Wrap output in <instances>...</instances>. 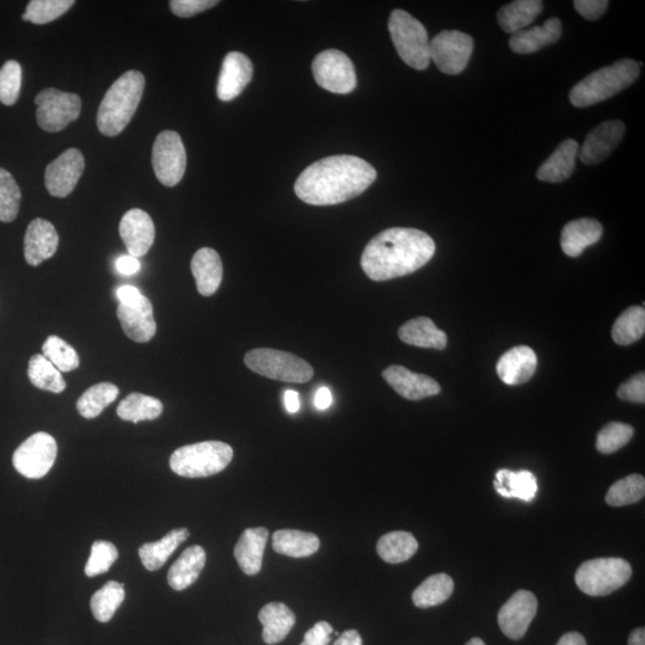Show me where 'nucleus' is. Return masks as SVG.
Listing matches in <instances>:
<instances>
[{"label":"nucleus","mask_w":645,"mask_h":645,"mask_svg":"<svg viewBox=\"0 0 645 645\" xmlns=\"http://www.w3.org/2000/svg\"><path fill=\"white\" fill-rule=\"evenodd\" d=\"M625 125L622 121L602 122L588 133L579 151L580 161L586 165L604 162L612 155L624 138Z\"/></svg>","instance_id":"dca6fc26"},{"label":"nucleus","mask_w":645,"mask_h":645,"mask_svg":"<svg viewBox=\"0 0 645 645\" xmlns=\"http://www.w3.org/2000/svg\"><path fill=\"white\" fill-rule=\"evenodd\" d=\"M577 12L588 21H597L605 14L608 8L606 0H575Z\"/></svg>","instance_id":"603ef678"},{"label":"nucleus","mask_w":645,"mask_h":645,"mask_svg":"<svg viewBox=\"0 0 645 645\" xmlns=\"http://www.w3.org/2000/svg\"><path fill=\"white\" fill-rule=\"evenodd\" d=\"M383 377L399 396L409 401H420L423 398L439 395L441 391L440 385L433 378L411 372L403 366L387 367Z\"/></svg>","instance_id":"6ab92c4d"},{"label":"nucleus","mask_w":645,"mask_h":645,"mask_svg":"<svg viewBox=\"0 0 645 645\" xmlns=\"http://www.w3.org/2000/svg\"><path fill=\"white\" fill-rule=\"evenodd\" d=\"M145 89V77L128 71L110 86L97 113V127L107 137H116L128 126L139 107Z\"/></svg>","instance_id":"7ed1b4c3"},{"label":"nucleus","mask_w":645,"mask_h":645,"mask_svg":"<svg viewBox=\"0 0 645 645\" xmlns=\"http://www.w3.org/2000/svg\"><path fill=\"white\" fill-rule=\"evenodd\" d=\"M333 645H364L358 631L347 630L339 637Z\"/></svg>","instance_id":"13d9d810"},{"label":"nucleus","mask_w":645,"mask_h":645,"mask_svg":"<svg viewBox=\"0 0 645 645\" xmlns=\"http://www.w3.org/2000/svg\"><path fill=\"white\" fill-rule=\"evenodd\" d=\"M85 162L82 152L69 149L48 165L45 172V184L48 193L55 198H66L81 180Z\"/></svg>","instance_id":"4468645a"},{"label":"nucleus","mask_w":645,"mask_h":645,"mask_svg":"<svg viewBox=\"0 0 645 645\" xmlns=\"http://www.w3.org/2000/svg\"><path fill=\"white\" fill-rule=\"evenodd\" d=\"M634 436V428L622 422H610L597 436V450L602 454H612L628 445Z\"/></svg>","instance_id":"49530a36"},{"label":"nucleus","mask_w":645,"mask_h":645,"mask_svg":"<svg viewBox=\"0 0 645 645\" xmlns=\"http://www.w3.org/2000/svg\"><path fill=\"white\" fill-rule=\"evenodd\" d=\"M429 43L430 60H433L445 75H459L468 66L473 52V40L470 35L457 30H446L436 35Z\"/></svg>","instance_id":"ddd939ff"},{"label":"nucleus","mask_w":645,"mask_h":645,"mask_svg":"<svg viewBox=\"0 0 645 645\" xmlns=\"http://www.w3.org/2000/svg\"><path fill=\"white\" fill-rule=\"evenodd\" d=\"M42 353L60 372L75 371L81 364L75 348L55 335L49 336L43 343Z\"/></svg>","instance_id":"37998d69"},{"label":"nucleus","mask_w":645,"mask_h":645,"mask_svg":"<svg viewBox=\"0 0 645 645\" xmlns=\"http://www.w3.org/2000/svg\"><path fill=\"white\" fill-rule=\"evenodd\" d=\"M163 413V404L159 399L133 392L118 407L121 420L133 423L153 421Z\"/></svg>","instance_id":"c9c22d12"},{"label":"nucleus","mask_w":645,"mask_h":645,"mask_svg":"<svg viewBox=\"0 0 645 645\" xmlns=\"http://www.w3.org/2000/svg\"><path fill=\"white\" fill-rule=\"evenodd\" d=\"M59 235L52 223L35 219L29 224L24 236V257L29 266L38 267L57 253Z\"/></svg>","instance_id":"aec40b11"},{"label":"nucleus","mask_w":645,"mask_h":645,"mask_svg":"<svg viewBox=\"0 0 645 645\" xmlns=\"http://www.w3.org/2000/svg\"><path fill=\"white\" fill-rule=\"evenodd\" d=\"M269 532L267 528H248L235 546V558L245 575L254 576L260 573L263 564Z\"/></svg>","instance_id":"5701e85b"},{"label":"nucleus","mask_w":645,"mask_h":645,"mask_svg":"<svg viewBox=\"0 0 645 645\" xmlns=\"http://www.w3.org/2000/svg\"><path fill=\"white\" fill-rule=\"evenodd\" d=\"M321 546L316 534L298 530H280L273 534V549L280 555L303 558L315 555Z\"/></svg>","instance_id":"72a5a7b5"},{"label":"nucleus","mask_w":645,"mask_h":645,"mask_svg":"<svg viewBox=\"0 0 645 645\" xmlns=\"http://www.w3.org/2000/svg\"><path fill=\"white\" fill-rule=\"evenodd\" d=\"M22 66L15 60L6 61L0 69V102L14 106L21 95Z\"/></svg>","instance_id":"de8ad7c7"},{"label":"nucleus","mask_w":645,"mask_h":645,"mask_svg":"<svg viewBox=\"0 0 645 645\" xmlns=\"http://www.w3.org/2000/svg\"><path fill=\"white\" fill-rule=\"evenodd\" d=\"M617 395L623 401L632 403H645V374L644 372L635 374L629 380L619 386Z\"/></svg>","instance_id":"8fccbe9b"},{"label":"nucleus","mask_w":645,"mask_h":645,"mask_svg":"<svg viewBox=\"0 0 645 645\" xmlns=\"http://www.w3.org/2000/svg\"><path fill=\"white\" fill-rule=\"evenodd\" d=\"M312 72L317 84L334 94L347 95L356 88V73L352 60L337 49L319 53L313 60Z\"/></svg>","instance_id":"f8f14e48"},{"label":"nucleus","mask_w":645,"mask_h":645,"mask_svg":"<svg viewBox=\"0 0 645 645\" xmlns=\"http://www.w3.org/2000/svg\"><path fill=\"white\" fill-rule=\"evenodd\" d=\"M632 568L623 558L591 559L576 571L575 581L581 592L591 597H605L629 582Z\"/></svg>","instance_id":"6e6552de"},{"label":"nucleus","mask_w":645,"mask_h":645,"mask_svg":"<svg viewBox=\"0 0 645 645\" xmlns=\"http://www.w3.org/2000/svg\"><path fill=\"white\" fill-rule=\"evenodd\" d=\"M119 304L126 306L138 305L144 296L140 293L137 287L122 286L118 290Z\"/></svg>","instance_id":"5fc2aeb1"},{"label":"nucleus","mask_w":645,"mask_h":645,"mask_svg":"<svg viewBox=\"0 0 645 645\" xmlns=\"http://www.w3.org/2000/svg\"><path fill=\"white\" fill-rule=\"evenodd\" d=\"M638 77L640 64L631 59L619 60L582 79L571 89L569 100L576 108L591 107L629 88Z\"/></svg>","instance_id":"20e7f679"},{"label":"nucleus","mask_w":645,"mask_h":645,"mask_svg":"<svg viewBox=\"0 0 645 645\" xmlns=\"http://www.w3.org/2000/svg\"><path fill=\"white\" fill-rule=\"evenodd\" d=\"M152 165L158 181L165 187H175L182 181L187 152L180 134L164 131L158 135L152 149Z\"/></svg>","instance_id":"9d476101"},{"label":"nucleus","mask_w":645,"mask_h":645,"mask_svg":"<svg viewBox=\"0 0 645 645\" xmlns=\"http://www.w3.org/2000/svg\"><path fill=\"white\" fill-rule=\"evenodd\" d=\"M188 528H176L156 543H146L139 549V557L149 571L161 569L172 554L189 538Z\"/></svg>","instance_id":"473e14b6"},{"label":"nucleus","mask_w":645,"mask_h":645,"mask_svg":"<svg viewBox=\"0 0 645 645\" xmlns=\"http://www.w3.org/2000/svg\"><path fill=\"white\" fill-rule=\"evenodd\" d=\"M28 377L40 390L61 393L66 389L63 374L42 354H36L30 359Z\"/></svg>","instance_id":"ea45409f"},{"label":"nucleus","mask_w":645,"mask_h":645,"mask_svg":"<svg viewBox=\"0 0 645 645\" xmlns=\"http://www.w3.org/2000/svg\"><path fill=\"white\" fill-rule=\"evenodd\" d=\"M245 365L260 376L285 383L304 384L315 376L309 362L282 350L258 348L250 350Z\"/></svg>","instance_id":"0eeeda50"},{"label":"nucleus","mask_w":645,"mask_h":645,"mask_svg":"<svg viewBox=\"0 0 645 645\" xmlns=\"http://www.w3.org/2000/svg\"><path fill=\"white\" fill-rule=\"evenodd\" d=\"M538 610L536 595L528 591H518L501 607L500 628L508 638L519 641L526 635Z\"/></svg>","instance_id":"2eb2a0df"},{"label":"nucleus","mask_w":645,"mask_h":645,"mask_svg":"<svg viewBox=\"0 0 645 645\" xmlns=\"http://www.w3.org/2000/svg\"><path fill=\"white\" fill-rule=\"evenodd\" d=\"M389 32L404 63L415 70H426L430 63V43L425 26L407 11L397 9L390 16Z\"/></svg>","instance_id":"423d86ee"},{"label":"nucleus","mask_w":645,"mask_h":645,"mask_svg":"<svg viewBox=\"0 0 645 645\" xmlns=\"http://www.w3.org/2000/svg\"><path fill=\"white\" fill-rule=\"evenodd\" d=\"M118 318L127 337L134 342L146 343L156 335L157 324L153 316V306L151 300L145 296L138 305L119 304Z\"/></svg>","instance_id":"412c9836"},{"label":"nucleus","mask_w":645,"mask_h":645,"mask_svg":"<svg viewBox=\"0 0 645 645\" xmlns=\"http://www.w3.org/2000/svg\"><path fill=\"white\" fill-rule=\"evenodd\" d=\"M538 365L537 354L527 346L514 347L497 362L496 372L503 383L521 385L530 382Z\"/></svg>","instance_id":"4be33fe9"},{"label":"nucleus","mask_w":645,"mask_h":645,"mask_svg":"<svg viewBox=\"0 0 645 645\" xmlns=\"http://www.w3.org/2000/svg\"><path fill=\"white\" fill-rule=\"evenodd\" d=\"M453 591L454 582L451 576L447 574L432 575L415 589L414 605L419 608H429L444 604L451 598Z\"/></svg>","instance_id":"e433bc0d"},{"label":"nucleus","mask_w":645,"mask_h":645,"mask_svg":"<svg viewBox=\"0 0 645 645\" xmlns=\"http://www.w3.org/2000/svg\"><path fill=\"white\" fill-rule=\"evenodd\" d=\"M465 645H485V643L481 640V638H472V640Z\"/></svg>","instance_id":"e2e57ef3"},{"label":"nucleus","mask_w":645,"mask_h":645,"mask_svg":"<svg viewBox=\"0 0 645 645\" xmlns=\"http://www.w3.org/2000/svg\"><path fill=\"white\" fill-rule=\"evenodd\" d=\"M645 494V479L641 475H630L614 483L606 494V503L612 507H623L641 501Z\"/></svg>","instance_id":"79ce46f5"},{"label":"nucleus","mask_w":645,"mask_h":645,"mask_svg":"<svg viewBox=\"0 0 645 645\" xmlns=\"http://www.w3.org/2000/svg\"><path fill=\"white\" fill-rule=\"evenodd\" d=\"M36 120L43 131H63L81 115L82 100L76 94L58 89H45L35 98Z\"/></svg>","instance_id":"1a4fd4ad"},{"label":"nucleus","mask_w":645,"mask_h":645,"mask_svg":"<svg viewBox=\"0 0 645 645\" xmlns=\"http://www.w3.org/2000/svg\"><path fill=\"white\" fill-rule=\"evenodd\" d=\"M629 645H645V630L638 628L631 632Z\"/></svg>","instance_id":"680f3d73"},{"label":"nucleus","mask_w":645,"mask_h":645,"mask_svg":"<svg viewBox=\"0 0 645 645\" xmlns=\"http://www.w3.org/2000/svg\"><path fill=\"white\" fill-rule=\"evenodd\" d=\"M557 645H587V642L579 632H568L562 636Z\"/></svg>","instance_id":"052dcab7"},{"label":"nucleus","mask_w":645,"mask_h":645,"mask_svg":"<svg viewBox=\"0 0 645 645\" xmlns=\"http://www.w3.org/2000/svg\"><path fill=\"white\" fill-rule=\"evenodd\" d=\"M494 487L506 499H519L531 502L537 495V478L531 471L513 472L502 469L496 472Z\"/></svg>","instance_id":"c756f323"},{"label":"nucleus","mask_w":645,"mask_h":645,"mask_svg":"<svg viewBox=\"0 0 645 645\" xmlns=\"http://www.w3.org/2000/svg\"><path fill=\"white\" fill-rule=\"evenodd\" d=\"M377 180V171L355 156H331L301 172L294 192L312 206H333L356 198Z\"/></svg>","instance_id":"f257e3e1"},{"label":"nucleus","mask_w":645,"mask_h":645,"mask_svg":"<svg viewBox=\"0 0 645 645\" xmlns=\"http://www.w3.org/2000/svg\"><path fill=\"white\" fill-rule=\"evenodd\" d=\"M22 193L14 176L0 168V221L11 223L20 212Z\"/></svg>","instance_id":"c03bdc74"},{"label":"nucleus","mask_w":645,"mask_h":645,"mask_svg":"<svg viewBox=\"0 0 645 645\" xmlns=\"http://www.w3.org/2000/svg\"><path fill=\"white\" fill-rule=\"evenodd\" d=\"M562 36V22L556 17L549 18L543 26L522 30L509 40V46L516 54H532L554 45Z\"/></svg>","instance_id":"393cba45"},{"label":"nucleus","mask_w":645,"mask_h":645,"mask_svg":"<svg viewBox=\"0 0 645 645\" xmlns=\"http://www.w3.org/2000/svg\"><path fill=\"white\" fill-rule=\"evenodd\" d=\"M58 445L52 435L35 433L17 448L12 457L15 469L30 479L45 477L57 459Z\"/></svg>","instance_id":"9b49d317"},{"label":"nucleus","mask_w":645,"mask_h":645,"mask_svg":"<svg viewBox=\"0 0 645 645\" xmlns=\"http://www.w3.org/2000/svg\"><path fill=\"white\" fill-rule=\"evenodd\" d=\"M333 404V393L328 389V387H321L318 389L315 395V407L318 410H327Z\"/></svg>","instance_id":"4d7b16f0"},{"label":"nucleus","mask_w":645,"mask_h":645,"mask_svg":"<svg viewBox=\"0 0 645 645\" xmlns=\"http://www.w3.org/2000/svg\"><path fill=\"white\" fill-rule=\"evenodd\" d=\"M120 393L119 387L112 383H100L91 386L78 399L77 410L85 419H96L103 410L112 404Z\"/></svg>","instance_id":"4c0bfd02"},{"label":"nucleus","mask_w":645,"mask_h":645,"mask_svg":"<svg viewBox=\"0 0 645 645\" xmlns=\"http://www.w3.org/2000/svg\"><path fill=\"white\" fill-rule=\"evenodd\" d=\"M218 4L217 0H171L170 9L176 16L188 18Z\"/></svg>","instance_id":"3c124183"},{"label":"nucleus","mask_w":645,"mask_h":645,"mask_svg":"<svg viewBox=\"0 0 645 645\" xmlns=\"http://www.w3.org/2000/svg\"><path fill=\"white\" fill-rule=\"evenodd\" d=\"M126 597L125 586L120 582H107L101 589L92 595L90 607L92 614L98 622L108 623L114 617L118 608Z\"/></svg>","instance_id":"58836bf2"},{"label":"nucleus","mask_w":645,"mask_h":645,"mask_svg":"<svg viewBox=\"0 0 645 645\" xmlns=\"http://www.w3.org/2000/svg\"><path fill=\"white\" fill-rule=\"evenodd\" d=\"M435 242L426 232L392 227L380 232L364 250L361 267L373 281H387L415 273L435 254Z\"/></svg>","instance_id":"f03ea898"},{"label":"nucleus","mask_w":645,"mask_h":645,"mask_svg":"<svg viewBox=\"0 0 645 645\" xmlns=\"http://www.w3.org/2000/svg\"><path fill=\"white\" fill-rule=\"evenodd\" d=\"M645 333V310L641 306H632L620 315L613 325L612 337L620 346H629L641 340Z\"/></svg>","instance_id":"a19ab883"},{"label":"nucleus","mask_w":645,"mask_h":645,"mask_svg":"<svg viewBox=\"0 0 645 645\" xmlns=\"http://www.w3.org/2000/svg\"><path fill=\"white\" fill-rule=\"evenodd\" d=\"M285 407L290 414L298 413L300 409L299 393L293 390H287L284 397Z\"/></svg>","instance_id":"bf43d9fd"},{"label":"nucleus","mask_w":645,"mask_h":645,"mask_svg":"<svg viewBox=\"0 0 645 645\" xmlns=\"http://www.w3.org/2000/svg\"><path fill=\"white\" fill-rule=\"evenodd\" d=\"M253 75L254 66L247 55L241 52L227 54L218 79L219 100L224 102L235 100L247 88Z\"/></svg>","instance_id":"a211bd4d"},{"label":"nucleus","mask_w":645,"mask_h":645,"mask_svg":"<svg viewBox=\"0 0 645 645\" xmlns=\"http://www.w3.org/2000/svg\"><path fill=\"white\" fill-rule=\"evenodd\" d=\"M544 3L540 0H515L497 12V21L503 32L516 34L525 30L542 14Z\"/></svg>","instance_id":"7c9ffc66"},{"label":"nucleus","mask_w":645,"mask_h":645,"mask_svg":"<svg viewBox=\"0 0 645 645\" xmlns=\"http://www.w3.org/2000/svg\"><path fill=\"white\" fill-rule=\"evenodd\" d=\"M334 629L328 622H318L306 632L303 643L300 645H329Z\"/></svg>","instance_id":"864d4df0"},{"label":"nucleus","mask_w":645,"mask_h":645,"mask_svg":"<svg viewBox=\"0 0 645 645\" xmlns=\"http://www.w3.org/2000/svg\"><path fill=\"white\" fill-rule=\"evenodd\" d=\"M119 231L128 254L133 257L146 255L155 243V224L150 215L139 208H133L122 217Z\"/></svg>","instance_id":"f3484780"},{"label":"nucleus","mask_w":645,"mask_h":645,"mask_svg":"<svg viewBox=\"0 0 645 645\" xmlns=\"http://www.w3.org/2000/svg\"><path fill=\"white\" fill-rule=\"evenodd\" d=\"M258 619L263 625V641L269 645L284 641L296 625V616L282 602H270L264 606L258 613Z\"/></svg>","instance_id":"cd10ccee"},{"label":"nucleus","mask_w":645,"mask_h":645,"mask_svg":"<svg viewBox=\"0 0 645 645\" xmlns=\"http://www.w3.org/2000/svg\"><path fill=\"white\" fill-rule=\"evenodd\" d=\"M192 273L201 296H213L218 291L224 274L223 262L217 251L211 248L196 251L192 260Z\"/></svg>","instance_id":"b1692460"},{"label":"nucleus","mask_w":645,"mask_h":645,"mask_svg":"<svg viewBox=\"0 0 645 645\" xmlns=\"http://www.w3.org/2000/svg\"><path fill=\"white\" fill-rule=\"evenodd\" d=\"M116 269L124 275H134L141 269V264L137 257L131 255L122 256L116 261Z\"/></svg>","instance_id":"6e6d98bb"},{"label":"nucleus","mask_w":645,"mask_h":645,"mask_svg":"<svg viewBox=\"0 0 645 645\" xmlns=\"http://www.w3.org/2000/svg\"><path fill=\"white\" fill-rule=\"evenodd\" d=\"M118 557L119 551L113 543L97 540L92 544L91 554L85 565L86 576L95 577L107 573Z\"/></svg>","instance_id":"09e8293b"},{"label":"nucleus","mask_w":645,"mask_h":645,"mask_svg":"<svg viewBox=\"0 0 645 645\" xmlns=\"http://www.w3.org/2000/svg\"><path fill=\"white\" fill-rule=\"evenodd\" d=\"M75 5L73 0H32L27 6L23 21L47 24L58 20Z\"/></svg>","instance_id":"a18cd8bd"},{"label":"nucleus","mask_w":645,"mask_h":645,"mask_svg":"<svg viewBox=\"0 0 645 645\" xmlns=\"http://www.w3.org/2000/svg\"><path fill=\"white\" fill-rule=\"evenodd\" d=\"M602 225L598 220L582 218L570 221L564 226L561 237L563 253L569 257H579L588 247L600 241Z\"/></svg>","instance_id":"a878e982"},{"label":"nucleus","mask_w":645,"mask_h":645,"mask_svg":"<svg viewBox=\"0 0 645 645\" xmlns=\"http://www.w3.org/2000/svg\"><path fill=\"white\" fill-rule=\"evenodd\" d=\"M399 339L410 346L442 350L447 346V335L436 328L427 317L411 319L398 331Z\"/></svg>","instance_id":"2f4dec72"},{"label":"nucleus","mask_w":645,"mask_h":645,"mask_svg":"<svg viewBox=\"0 0 645 645\" xmlns=\"http://www.w3.org/2000/svg\"><path fill=\"white\" fill-rule=\"evenodd\" d=\"M419 550V543L413 534L396 531L379 539L377 551L386 563L399 564L409 561Z\"/></svg>","instance_id":"f704fd0d"},{"label":"nucleus","mask_w":645,"mask_h":645,"mask_svg":"<svg viewBox=\"0 0 645 645\" xmlns=\"http://www.w3.org/2000/svg\"><path fill=\"white\" fill-rule=\"evenodd\" d=\"M233 450L221 441H205L177 448L170 458V468L186 478H204L217 475L230 465Z\"/></svg>","instance_id":"39448f33"},{"label":"nucleus","mask_w":645,"mask_h":645,"mask_svg":"<svg viewBox=\"0 0 645 645\" xmlns=\"http://www.w3.org/2000/svg\"><path fill=\"white\" fill-rule=\"evenodd\" d=\"M206 559V551L199 545L184 550L180 558L171 565L168 573L169 586L177 592L192 586L204 570Z\"/></svg>","instance_id":"bb28decb"},{"label":"nucleus","mask_w":645,"mask_h":645,"mask_svg":"<svg viewBox=\"0 0 645 645\" xmlns=\"http://www.w3.org/2000/svg\"><path fill=\"white\" fill-rule=\"evenodd\" d=\"M580 147L574 139L563 141L537 172L539 181L559 183L573 175Z\"/></svg>","instance_id":"c85d7f7f"}]
</instances>
